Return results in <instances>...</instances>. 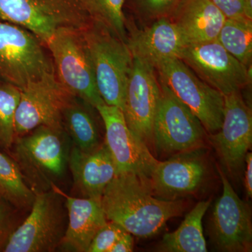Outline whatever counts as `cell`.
<instances>
[{
  "mask_svg": "<svg viewBox=\"0 0 252 252\" xmlns=\"http://www.w3.org/2000/svg\"><path fill=\"white\" fill-rule=\"evenodd\" d=\"M106 218L138 238L155 235L167 220L180 216L185 209L182 200L154 196L148 181L132 172L117 174L101 198Z\"/></svg>",
  "mask_w": 252,
  "mask_h": 252,
  "instance_id": "obj_1",
  "label": "cell"
},
{
  "mask_svg": "<svg viewBox=\"0 0 252 252\" xmlns=\"http://www.w3.org/2000/svg\"><path fill=\"white\" fill-rule=\"evenodd\" d=\"M69 141L63 128L44 126L15 137L12 158L33 193L51 190L62 180L70 153Z\"/></svg>",
  "mask_w": 252,
  "mask_h": 252,
  "instance_id": "obj_2",
  "label": "cell"
},
{
  "mask_svg": "<svg viewBox=\"0 0 252 252\" xmlns=\"http://www.w3.org/2000/svg\"><path fill=\"white\" fill-rule=\"evenodd\" d=\"M83 32L101 97L107 105L122 110L133 64V56L127 41L122 40L103 25L92 21Z\"/></svg>",
  "mask_w": 252,
  "mask_h": 252,
  "instance_id": "obj_3",
  "label": "cell"
},
{
  "mask_svg": "<svg viewBox=\"0 0 252 252\" xmlns=\"http://www.w3.org/2000/svg\"><path fill=\"white\" fill-rule=\"evenodd\" d=\"M31 211L6 243L4 252H53L65 235L68 213L58 188L35 194Z\"/></svg>",
  "mask_w": 252,
  "mask_h": 252,
  "instance_id": "obj_4",
  "label": "cell"
},
{
  "mask_svg": "<svg viewBox=\"0 0 252 252\" xmlns=\"http://www.w3.org/2000/svg\"><path fill=\"white\" fill-rule=\"evenodd\" d=\"M52 73V57L39 38L25 28L0 21V82L23 90Z\"/></svg>",
  "mask_w": 252,
  "mask_h": 252,
  "instance_id": "obj_5",
  "label": "cell"
},
{
  "mask_svg": "<svg viewBox=\"0 0 252 252\" xmlns=\"http://www.w3.org/2000/svg\"><path fill=\"white\" fill-rule=\"evenodd\" d=\"M84 30L63 28L46 41L56 78L70 94L95 108L104 103L97 85Z\"/></svg>",
  "mask_w": 252,
  "mask_h": 252,
  "instance_id": "obj_6",
  "label": "cell"
},
{
  "mask_svg": "<svg viewBox=\"0 0 252 252\" xmlns=\"http://www.w3.org/2000/svg\"><path fill=\"white\" fill-rule=\"evenodd\" d=\"M0 21L28 30L44 44L58 30L91 22L79 0H0Z\"/></svg>",
  "mask_w": 252,
  "mask_h": 252,
  "instance_id": "obj_7",
  "label": "cell"
},
{
  "mask_svg": "<svg viewBox=\"0 0 252 252\" xmlns=\"http://www.w3.org/2000/svg\"><path fill=\"white\" fill-rule=\"evenodd\" d=\"M160 81V97L153 127L154 149L173 156L203 148L207 131L193 112Z\"/></svg>",
  "mask_w": 252,
  "mask_h": 252,
  "instance_id": "obj_8",
  "label": "cell"
},
{
  "mask_svg": "<svg viewBox=\"0 0 252 252\" xmlns=\"http://www.w3.org/2000/svg\"><path fill=\"white\" fill-rule=\"evenodd\" d=\"M155 69L159 80L193 112L207 132L220 130L224 113L221 93L202 80L178 58L162 63Z\"/></svg>",
  "mask_w": 252,
  "mask_h": 252,
  "instance_id": "obj_9",
  "label": "cell"
},
{
  "mask_svg": "<svg viewBox=\"0 0 252 252\" xmlns=\"http://www.w3.org/2000/svg\"><path fill=\"white\" fill-rule=\"evenodd\" d=\"M73 97L55 73L29 83L21 90L15 114V137L39 126L63 128V112Z\"/></svg>",
  "mask_w": 252,
  "mask_h": 252,
  "instance_id": "obj_10",
  "label": "cell"
},
{
  "mask_svg": "<svg viewBox=\"0 0 252 252\" xmlns=\"http://www.w3.org/2000/svg\"><path fill=\"white\" fill-rule=\"evenodd\" d=\"M179 59L223 95L240 91L251 81V68L235 59L217 40L187 44L181 50Z\"/></svg>",
  "mask_w": 252,
  "mask_h": 252,
  "instance_id": "obj_11",
  "label": "cell"
},
{
  "mask_svg": "<svg viewBox=\"0 0 252 252\" xmlns=\"http://www.w3.org/2000/svg\"><path fill=\"white\" fill-rule=\"evenodd\" d=\"M156 74L154 67L133 58L122 109L129 128L152 152L154 118L160 91Z\"/></svg>",
  "mask_w": 252,
  "mask_h": 252,
  "instance_id": "obj_12",
  "label": "cell"
},
{
  "mask_svg": "<svg viewBox=\"0 0 252 252\" xmlns=\"http://www.w3.org/2000/svg\"><path fill=\"white\" fill-rule=\"evenodd\" d=\"M95 109L103 121L104 142L115 163L117 174L132 172L148 180L158 160L129 128L122 109L105 103Z\"/></svg>",
  "mask_w": 252,
  "mask_h": 252,
  "instance_id": "obj_13",
  "label": "cell"
},
{
  "mask_svg": "<svg viewBox=\"0 0 252 252\" xmlns=\"http://www.w3.org/2000/svg\"><path fill=\"white\" fill-rule=\"evenodd\" d=\"M209 140L231 175H238L243 168L245 157L252 146L251 109L240 91L224 95V113L220 130L209 134Z\"/></svg>",
  "mask_w": 252,
  "mask_h": 252,
  "instance_id": "obj_14",
  "label": "cell"
},
{
  "mask_svg": "<svg viewBox=\"0 0 252 252\" xmlns=\"http://www.w3.org/2000/svg\"><path fill=\"white\" fill-rule=\"evenodd\" d=\"M203 149L175 154L165 161L158 160L147 180L154 196L175 200L198 191L209 172Z\"/></svg>",
  "mask_w": 252,
  "mask_h": 252,
  "instance_id": "obj_15",
  "label": "cell"
},
{
  "mask_svg": "<svg viewBox=\"0 0 252 252\" xmlns=\"http://www.w3.org/2000/svg\"><path fill=\"white\" fill-rule=\"evenodd\" d=\"M219 173L223 190L212 212V238L220 251L250 252L252 225L250 207L239 198L225 174L220 170Z\"/></svg>",
  "mask_w": 252,
  "mask_h": 252,
  "instance_id": "obj_16",
  "label": "cell"
},
{
  "mask_svg": "<svg viewBox=\"0 0 252 252\" xmlns=\"http://www.w3.org/2000/svg\"><path fill=\"white\" fill-rule=\"evenodd\" d=\"M68 165L75 188L84 198L101 201L106 187L117 175L115 163L105 142L90 152L73 147Z\"/></svg>",
  "mask_w": 252,
  "mask_h": 252,
  "instance_id": "obj_17",
  "label": "cell"
},
{
  "mask_svg": "<svg viewBox=\"0 0 252 252\" xmlns=\"http://www.w3.org/2000/svg\"><path fill=\"white\" fill-rule=\"evenodd\" d=\"M134 59L156 69L168 60L177 59L186 45L182 34L170 18L156 20L148 27L127 36Z\"/></svg>",
  "mask_w": 252,
  "mask_h": 252,
  "instance_id": "obj_18",
  "label": "cell"
},
{
  "mask_svg": "<svg viewBox=\"0 0 252 252\" xmlns=\"http://www.w3.org/2000/svg\"><path fill=\"white\" fill-rule=\"evenodd\" d=\"M60 192L65 200L68 224L59 248L67 252H87L94 235L108 221L101 201L75 198Z\"/></svg>",
  "mask_w": 252,
  "mask_h": 252,
  "instance_id": "obj_19",
  "label": "cell"
},
{
  "mask_svg": "<svg viewBox=\"0 0 252 252\" xmlns=\"http://www.w3.org/2000/svg\"><path fill=\"white\" fill-rule=\"evenodd\" d=\"M170 18L187 45L217 40L226 18L211 0H181Z\"/></svg>",
  "mask_w": 252,
  "mask_h": 252,
  "instance_id": "obj_20",
  "label": "cell"
},
{
  "mask_svg": "<svg viewBox=\"0 0 252 252\" xmlns=\"http://www.w3.org/2000/svg\"><path fill=\"white\" fill-rule=\"evenodd\" d=\"M90 106L74 96L62 116L63 130L74 147L84 152H92L102 143L97 124L89 109Z\"/></svg>",
  "mask_w": 252,
  "mask_h": 252,
  "instance_id": "obj_21",
  "label": "cell"
},
{
  "mask_svg": "<svg viewBox=\"0 0 252 252\" xmlns=\"http://www.w3.org/2000/svg\"><path fill=\"white\" fill-rule=\"evenodd\" d=\"M211 200L201 201L186 216L178 228L164 235L158 250L165 252H206L203 220Z\"/></svg>",
  "mask_w": 252,
  "mask_h": 252,
  "instance_id": "obj_22",
  "label": "cell"
},
{
  "mask_svg": "<svg viewBox=\"0 0 252 252\" xmlns=\"http://www.w3.org/2000/svg\"><path fill=\"white\" fill-rule=\"evenodd\" d=\"M0 196L19 210L31 208L35 197L25 182L14 159L1 151Z\"/></svg>",
  "mask_w": 252,
  "mask_h": 252,
  "instance_id": "obj_23",
  "label": "cell"
},
{
  "mask_svg": "<svg viewBox=\"0 0 252 252\" xmlns=\"http://www.w3.org/2000/svg\"><path fill=\"white\" fill-rule=\"evenodd\" d=\"M217 40L235 59L251 68L252 20L225 18Z\"/></svg>",
  "mask_w": 252,
  "mask_h": 252,
  "instance_id": "obj_24",
  "label": "cell"
},
{
  "mask_svg": "<svg viewBox=\"0 0 252 252\" xmlns=\"http://www.w3.org/2000/svg\"><path fill=\"white\" fill-rule=\"evenodd\" d=\"M90 19L100 23L127 41L126 21L124 12L126 0H79Z\"/></svg>",
  "mask_w": 252,
  "mask_h": 252,
  "instance_id": "obj_25",
  "label": "cell"
},
{
  "mask_svg": "<svg viewBox=\"0 0 252 252\" xmlns=\"http://www.w3.org/2000/svg\"><path fill=\"white\" fill-rule=\"evenodd\" d=\"M21 90L0 82V149L11 150L15 140L14 119Z\"/></svg>",
  "mask_w": 252,
  "mask_h": 252,
  "instance_id": "obj_26",
  "label": "cell"
},
{
  "mask_svg": "<svg viewBox=\"0 0 252 252\" xmlns=\"http://www.w3.org/2000/svg\"><path fill=\"white\" fill-rule=\"evenodd\" d=\"M181 0H131L137 16L144 21L153 22L162 18H170Z\"/></svg>",
  "mask_w": 252,
  "mask_h": 252,
  "instance_id": "obj_27",
  "label": "cell"
},
{
  "mask_svg": "<svg viewBox=\"0 0 252 252\" xmlns=\"http://www.w3.org/2000/svg\"><path fill=\"white\" fill-rule=\"evenodd\" d=\"M126 230L115 222H107L94 235L87 252H110L111 249Z\"/></svg>",
  "mask_w": 252,
  "mask_h": 252,
  "instance_id": "obj_28",
  "label": "cell"
},
{
  "mask_svg": "<svg viewBox=\"0 0 252 252\" xmlns=\"http://www.w3.org/2000/svg\"><path fill=\"white\" fill-rule=\"evenodd\" d=\"M17 210L0 196V252L4 251L10 236L21 224L18 222Z\"/></svg>",
  "mask_w": 252,
  "mask_h": 252,
  "instance_id": "obj_29",
  "label": "cell"
},
{
  "mask_svg": "<svg viewBox=\"0 0 252 252\" xmlns=\"http://www.w3.org/2000/svg\"><path fill=\"white\" fill-rule=\"evenodd\" d=\"M211 1L226 18L250 19L247 15L245 0H211Z\"/></svg>",
  "mask_w": 252,
  "mask_h": 252,
  "instance_id": "obj_30",
  "label": "cell"
},
{
  "mask_svg": "<svg viewBox=\"0 0 252 252\" xmlns=\"http://www.w3.org/2000/svg\"><path fill=\"white\" fill-rule=\"evenodd\" d=\"M134 239L132 235L126 232L111 249L110 252H131L133 251Z\"/></svg>",
  "mask_w": 252,
  "mask_h": 252,
  "instance_id": "obj_31",
  "label": "cell"
},
{
  "mask_svg": "<svg viewBox=\"0 0 252 252\" xmlns=\"http://www.w3.org/2000/svg\"><path fill=\"white\" fill-rule=\"evenodd\" d=\"M245 164L246 165L245 178V190L248 198H251L252 195V154L251 152H248L247 154Z\"/></svg>",
  "mask_w": 252,
  "mask_h": 252,
  "instance_id": "obj_32",
  "label": "cell"
}]
</instances>
